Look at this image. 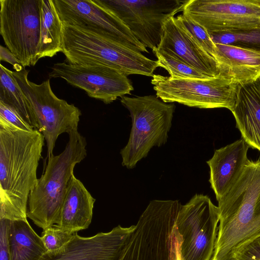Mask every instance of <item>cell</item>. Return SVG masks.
<instances>
[{
	"label": "cell",
	"instance_id": "cb8c5ba5",
	"mask_svg": "<svg viewBox=\"0 0 260 260\" xmlns=\"http://www.w3.org/2000/svg\"><path fill=\"white\" fill-rule=\"evenodd\" d=\"M209 34L215 44L231 45L260 52V26Z\"/></svg>",
	"mask_w": 260,
	"mask_h": 260
},
{
	"label": "cell",
	"instance_id": "9a60e30c",
	"mask_svg": "<svg viewBox=\"0 0 260 260\" xmlns=\"http://www.w3.org/2000/svg\"><path fill=\"white\" fill-rule=\"evenodd\" d=\"M135 225H119L111 231L88 237L76 233L61 249L47 252L40 260H121Z\"/></svg>",
	"mask_w": 260,
	"mask_h": 260
},
{
	"label": "cell",
	"instance_id": "5bb4252c",
	"mask_svg": "<svg viewBox=\"0 0 260 260\" xmlns=\"http://www.w3.org/2000/svg\"><path fill=\"white\" fill-rule=\"evenodd\" d=\"M48 75L50 78H62L84 90L89 96L106 104L134 90L128 76L105 66L72 64L64 61L54 63Z\"/></svg>",
	"mask_w": 260,
	"mask_h": 260
},
{
	"label": "cell",
	"instance_id": "ba28073f",
	"mask_svg": "<svg viewBox=\"0 0 260 260\" xmlns=\"http://www.w3.org/2000/svg\"><path fill=\"white\" fill-rule=\"evenodd\" d=\"M0 34L22 66L38 62L42 0H0Z\"/></svg>",
	"mask_w": 260,
	"mask_h": 260
},
{
	"label": "cell",
	"instance_id": "f1b7e54d",
	"mask_svg": "<svg viewBox=\"0 0 260 260\" xmlns=\"http://www.w3.org/2000/svg\"><path fill=\"white\" fill-rule=\"evenodd\" d=\"M0 117L22 130L31 131L35 129L27 123L16 111L1 101Z\"/></svg>",
	"mask_w": 260,
	"mask_h": 260
},
{
	"label": "cell",
	"instance_id": "d6986e66",
	"mask_svg": "<svg viewBox=\"0 0 260 260\" xmlns=\"http://www.w3.org/2000/svg\"><path fill=\"white\" fill-rule=\"evenodd\" d=\"M95 199L73 174L69 182L57 225L76 233L86 229L93 215Z\"/></svg>",
	"mask_w": 260,
	"mask_h": 260
},
{
	"label": "cell",
	"instance_id": "5b68a950",
	"mask_svg": "<svg viewBox=\"0 0 260 260\" xmlns=\"http://www.w3.org/2000/svg\"><path fill=\"white\" fill-rule=\"evenodd\" d=\"M177 200L151 201L131 234L121 260H182L176 225Z\"/></svg>",
	"mask_w": 260,
	"mask_h": 260
},
{
	"label": "cell",
	"instance_id": "7402d4cb",
	"mask_svg": "<svg viewBox=\"0 0 260 260\" xmlns=\"http://www.w3.org/2000/svg\"><path fill=\"white\" fill-rule=\"evenodd\" d=\"M62 24L53 0H42L41 36L38 60L62 52Z\"/></svg>",
	"mask_w": 260,
	"mask_h": 260
},
{
	"label": "cell",
	"instance_id": "7c38bea8",
	"mask_svg": "<svg viewBox=\"0 0 260 260\" xmlns=\"http://www.w3.org/2000/svg\"><path fill=\"white\" fill-rule=\"evenodd\" d=\"M182 14L209 33L260 26V0H187Z\"/></svg>",
	"mask_w": 260,
	"mask_h": 260
},
{
	"label": "cell",
	"instance_id": "4dcf8cb0",
	"mask_svg": "<svg viewBox=\"0 0 260 260\" xmlns=\"http://www.w3.org/2000/svg\"><path fill=\"white\" fill-rule=\"evenodd\" d=\"M0 60L10 63L13 66L15 71L17 72L24 68L14 54L8 48L2 45H0Z\"/></svg>",
	"mask_w": 260,
	"mask_h": 260
},
{
	"label": "cell",
	"instance_id": "30bf717a",
	"mask_svg": "<svg viewBox=\"0 0 260 260\" xmlns=\"http://www.w3.org/2000/svg\"><path fill=\"white\" fill-rule=\"evenodd\" d=\"M218 222V207L208 196L196 194L181 205L176 225L182 239V260H211Z\"/></svg>",
	"mask_w": 260,
	"mask_h": 260
},
{
	"label": "cell",
	"instance_id": "e0dca14e",
	"mask_svg": "<svg viewBox=\"0 0 260 260\" xmlns=\"http://www.w3.org/2000/svg\"><path fill=\"white\" fill-rule=\"evenodd\" d=\"M249 147L241 138L215 150L207 161L210 168L209 181L218 201L239 178L248 159Z\"/></svg>",
	"mask_w": 260,
	"mask_h": 260
},
{
	"label": "cell",
	"instance_id": "4fadbf2b",
	"mask_svg": "<svg viewBox=\"0 0 260 260\" xmlns=\"http://www.w3.org/2000/svg\"><path fill=\"white\" fill-rule=\"evenodd\" d=\"M62 24L84 26L141 52L149 53L126 25L94 0H53Z\"/></svg>",
	"mask_w": 260,
	"mask_h": 260
},
{
	"label": "cell",
	"instance_id": "f546056e",
	"mask_svg": "<svg viewBox=\"0 0 260 260\" xmlns=\"http://www.w3.org/2000/svg\"><path fill=\"white\" fill-rule=\"evenodd\" d=\"M9 225L10 220L0 219V260H10Z\"/></svg>",
	"mask_w": 260,
	"mask_h": 260
},
{
	"label": "cell",
	"instance_id": "7a4b0ae2",
	"mask_svg": "<svg viewBox=\"0 0 260 260\" xmlns=\"http://www.w3.org/2000/svg\"><path fill=\"white\" fill-rule=\"evenodd\" d=\"M217 202L219 224L211 260H227L239 246L260 236V157L248 160Z\"/></svg>",
	"mask_w": 260,
	"mask_h": 260
},
{
	"label": "cell",
	"instance_id": "3957f363",
	"mask_svg": "<svg viewBox=\"0 0 260 260\" xmlns=\"http://www.w3.org/2000/svg\"><path fill=\"white\" fill-rule=\"evenodd\" d=\"M62 52L65 61L101 66L132 74L152 77L160 64L141 52L82 25L62 24Z\"/></svg>",
	"mask_w": 260,
	"mask_h": 260
},
{
	"label": "cell",
	"instance_id": "d4e9b609",
	"mask_svg": "<svg viewBox=\"0 0 260 260\" xmlns=\"http://www.w3.org/2000/svg\"><path fill=\"white\" fill-rule=\"evenodd\" d=\"M152 51L157 58L160 67L168 71L171 79H212L172 54L158 50L157 48L153 49Z\"/></svg>",
	"mask_w": 260,
	"mask_h": 260
},
{
	"label": "cell",
	"instance_id": "8fae6325",
	"mask_svg": "<svg viewBox=\"0 0 260 260\" xmlns=\"http://www.w3.org/2000/svg\"><path fill=\"white\" fill-rule=\"evenodd\" d=\"M94 1L116 15L143 45L152 50L160 42L164 22L182 12L187 0Z\"/></svg>",
	"mask_w": 260,
	"mask_h": 260
},
{
	"label": "cell",
	"instance_id": "ac0fdd59",
	"mask_svg": "<svg viewBox=\"0 0 260 260\" xmlns=\"http://www.w3.org/2000/svg\"><path fill=\"white\" fill-rule=\"evenodd\" d=\"M215 45L214 59L220 75L239 85L260 79V52L231 45Z\"/></svg>",
	"mask_w": 260,
	"mask_h": 260
},
{
	"label": "cell",
	"instance_id": "603a6c76",
	"mask_svg": "<svg viewBox=\"0 0 260 260\" xmlns=\"http://www.w3.org/2000/svg\"><path fill=\"white\" fill-rule=\"evenodd\" d=\"M0 101L16 111L34 128L38 125L32 108L12 71L0 64Z\"/></svg>",
	"mask_w": 260,
	"mask_h": 260
},
{
	"label": "cell",
	"instance_id": "1f68e13d",
	"mask_svg": "<svg viewBox=\"0 0 260 260\" xmlns=\"http://www.w3.org/2000/svg\"><path fill=\"white\" fill-rule=\"evenodd\" d=\"M257 82V84L259 87V88H260V79L259 80H258L257 81H256Z\"/></svg>",
	"mask_w": 260,
	"mask_h": 260
},
{
	"label": "cell",
	"instance_id": "8992f818",
	"mask_svg": "<svg viewBox=\"0 0 260 260\" xmlns=\"http://www.w3.org/2000/svg\"><path fill=\"white\" fill-rule=\"evenodd\" d=\"M120 102L128 110L132 121L128 142L120 152L122 165L131 169L146 157L153 147L167 142L175 106L153 95H124Z\"/></svg>",
	"mask_w": 260,
	"mask_h": 260
},
{
	"label": "cell",
	"instance_id": "83f0119b",
	"mask_svg": "<svg viewBox=\"0 0 260 260\" xmlns=\"http://www.w3.org/2000/svg\"><path fill=\"white\" fill-rule=\"evenodd\" d=\"M260 260V236L242 244L227 259Z\"/></svg>",
	"mask_w": 260,
	"mask_h": 260
},
{
	"label": "cell",
	"instance_id": "d6a6232c",
	"mask_svg": "<svg viewBox=\"0 0 260 260\" xmlns=\"http://www.w3.org/2000/svg\"><path fill=\"white\" fill-rule=\"evenodd\" d=\"M228 260H234V259H229Z\"/></svg>",
	"mask_w": 260,
	"mask_h": 260
},
{
	"label": "cell",
	"instance_id": "52a82bcc",
	"mask_svg": "<svg viewBox=\"0 0 260 260\" xmlns=\"http://www.w3.org/2000/svg\"><path fill=\"white\" fill-rule=\"evenodd\" d=\"M29 71H12L14 78L30 104L37 121V129L46 142L48 159L58 136L78 129L81 110L74 104L58 98L53 92L50 79L40 84L29 80Z\"/></svg>",
	"mask_w": 260,
	"mask_h": 260
},
{
	"label": "cell",
	"instance_id": "6da1fadb",
	"mask_svg": "<svg viewBox=\"0 0 260 260\" xmlns=\"http://www.w3.org/2000/svg\"><path fill=\"white\" fill-rule=\"evenodd\" d=\"M44 140L38 129L22 130L0 117V219H27Z\"/></svg>",
	"mask_w": 260,
	"mask_h": 260
},
{
	"label": "cell",
	"instance_id": "9c48e42d",
	"mask_svg": "<svg viewBox=\"0 0 260 260\" xmlns=\"http://www.w3.org/2000/svg\"><path fill=\"white\" fill-rule=\"evenodd\" d=\"M152 77L156 95L165 103L232 111L237 101L239 85L220 75L209 79H172L155 74Z\"/></svg>",
	"mask_w": 260,
	"mask_h": 260
},
{
	"label": "cell",
	"instance_id": "2e32d148",
	"mask_svg": "<svg viewBox=\"0 0 260 260\" xmlns=\"http://www.w3.org/2000/svg\"><path fill=\"white\" fill-rule=\"evenodd\" d=\"M157 49L173 54L211 78L219 75L215 59L204 50L174 16L164 22L161 39Z\"/></svg>",
	"mask_w": 260,
	"mask_h": 260
},
{
	"label": "cell",
	"instance_id": "44dd1931",
	"mask_svg": "<svg viewBox=\"0 0 260 260\" xmlns=\"http://www.w3.org/2000/svg\"><path fill=\"white\" fill-rule=\"evenodd\" d=\"M10 260H40L47 252L27 219L10 221Z\"/></svg>",
	"mask_w": 260,
	"mask_h": 260
},
{
	"label": "cell",
	"instance_id": "4316f807",
	"mask_svg": "<svg viewBox=\"0 0 260 260\" xmlns=\"http://www.w3.org/2000/svg\"><path fill=\"white\" fill-rule=\"evenodd\" d=\"M76 233H71L54 224L43 230L41 237L47 252H52L65 246Z\"/></svg>",
	"mask_w": 260,
	"mask_h": 260
},
{
	"label": "cell",
	"instance_id": "277c9868",
	"mask_svg": "<svg viewBox=\"0 0 260 260\" xmlns=\"http://www.w3.org/2000/svg\"><path fill=\"white\" fill-rule=\"evenodd\" d=\"M68 135L64 149L48 159L45 172L38 179L28 197L27 217L43 230L58 223L74 168L87 155L86 139L78 129Z\"/></svg>",
	"mask_w": 260,
	"mask_h": 260
},
{
	"label": "cell",
	"instance_id": "ffe728a7",
	"mask_svg": "<svg viewBox=\"0 0 260 260\" xmlns=\"http://www.w3.org/2000/svg\"><path fill=\"white\" fill-rule=\"evenodd\" d=\"M231 112L242 138L249 147L260 152V88L257 82L239 85Z\"/></svg>",
	"mask_w": 260,
	"mask_h": 260
},
{
	"label": "cell",
	"instance_id": "484cf974",
	"mask_svg": "<svg viewBox=\"0 0 260 260\" xmlns=\"http://www.w3.org/2000/svg\"><path fill=\"white\" fill-rule=\"evenodd\" d=\"M176 18L193 38L210 55L214 58L216 47L212 41L208 31L202 26L183 14Z\"/></svg>",
	"mask_w": 260,
	"mask_h": 260
}]
</instances>
